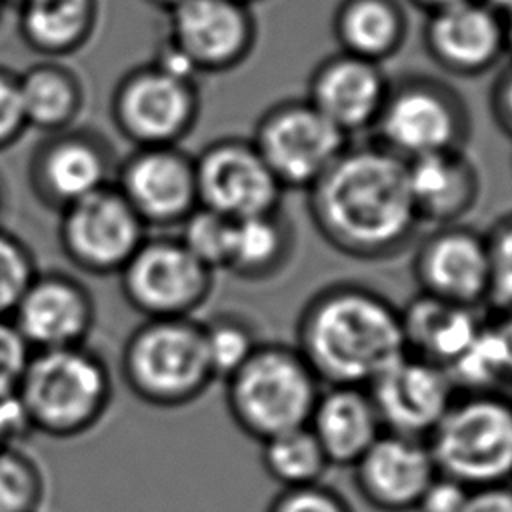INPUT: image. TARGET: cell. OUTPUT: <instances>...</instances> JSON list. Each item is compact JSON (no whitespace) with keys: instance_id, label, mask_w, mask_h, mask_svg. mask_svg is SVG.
I'll list each match as a JSON object with an SVG mask.
<instances>
[{"instance_id":"1","label":"cell","mask_w":512,"mask_h":512,"mask_svg":"<svg viewBox=\"0 0 512 512\" xmlns=\"http://www.w3.org/2000/svg\"><path fill=\"white\" fill-rule=\"evenodd\" d=\"M306 196L316 234L354 260H388L406 250L422 226L406 160L374 140L350 142Z\"/></svg>"},{"instance_id":"2","label":"cell","mask_w":512,"mask_h":512,"mask_svg":"<svg viewBox=\"0 0 512 512\" xmlns=\"http://www.w3.org/2000/svg\"><path fill=\"white\" fill-rule=\"evenodd\" d=\"M294 346L322 386H368L406 354L400 308L370 286L328 284L302 306Z\"/></svg>"},{"instance_id":"3","label":"cell","mask_w":512,"mask_h":512,"mask_svg":"<svg viewBox=\"0 0 512 512\" xmlns=\"http://www.w3.org/2000/svg\"><path fill=\"white\" fill-rule=\"evenodd\" d=\"M112 396V370L88 344L32 350L16 392L30 432L56 440L94 430Z\"/></svg>"},{"instance_id":"4","label":"cell","mask_w":512,"mask_h":512,"mask_svg":"<svg viewBox=\"0 0 512 512\" xmlns=\"http://www.w3.org/2000/svg\"><path fill=\"white\" fill-rule=\"evenodd\" d=\"M224 382L236 428L256 442L308 426L322 382L294 344L260 342Z\"/></svg>"},{"instance_id":"5","label":"cell","mask_w":512,"mask_h":512,"mask_svg":"<svg viewBox=\"0 0 512 512\" xmlns=\"http://www.w3.org/2000/svg\"><path fill=\"white\" fill-rule=\"evenodd\" d=\"M120 378L130 394L160 410L196 402L214 382L202 320L144 318L120 350Z\"/></svg>"},{"instance_id":"6","label":"cell","mask_w":512,"mask_h":512,"mask_svg":"<svg viewBox=\"0 0 512 512\" xmlns=\"http://www.w3.org/2000/svg\"><path fill=\"white\" fill-rule=\"evenodd\" d=\"M438 474L466 488L512 480V400L502 392H456L426 436Z\"/></svg>"},{"instance_id":"7","label":"cell","mask_w":512,"mask_h":512,"mask_svg":"<svg viewBox=\"0 0 512 512\" xmlns=\"http://www.w3.org/2000/svg\"><path fill=\"white\" fill-rule=\"evenodd\" d=\"M372 140L402 160L466 148L472 132L470 112L448 82L426 74H404L390 80Z\"/></svg>"},{"instance_id":"8","label":"cell","mask_w":512,"mask_h":512,"mask_svg":"<svg viewBox=\"0 0 512 512\" xmlns=\"http://www.w3.org/2000/svg\"><path fill=\"white\" fill-rule=\"evenodd\" d=\"M196 80L176 76L152 60L128 68L110 94V120L132 146L180 144L200 118Z\"/></svg>"},{"instance_id":"9","label":"cell","mask_w":512,"mask_h":512,"mask_svg":"<svg viewBox=\"0 0 512 512\" xmlns=\"http://www.w3.org/2000/svg\"><path fill=\"white\" fill-rule=\"evenodd\" d=\"M250 140L284 192H306L350 144V136L320 114L306 96L270 104L258 116Z\"/></svg>"},{"instance_id":"10","label":"cell","mask_w":512,"mask_h":512,"mask_svg":"<svg viewBox=\"0 0 512 512\" xmlns=\"http://www.w3.org/2000/svg\"><path fill=\"white\" fill-rule=\"evenodd\" d=\"M116 276L122 298L142 318H188L208 302L216 272L178 236L158 234L146 236Z\"/></svg>"},{"instance_id":"11","label":"cell","mask_w":512,"mask_h":512,"mask_svg":"<svg viewBox=\"0 0 512 512\" xmlns=\"http://www.w3.org/2000/svg\"><path fill=\"white\" fill-rule=\"evenodd\" d=\"M64 258L90 276H116L148 236V226L114 184L58 212Z\"/></svg>"},{"instance_id":"12","label":"cell","mask_w":512,"mask_h":512,"mask_svg":"<svg viewBox=\"0 0 512 512\" xmlns=\"http://www.w3.org/2000/svg\"><path fill=\"white\" fill-rule=\"evenodd\" d=\"M118 158L112 142L92 126L42 134L30 152L26 178L32 196L60 212L76 200L112 184Z\"/></svg>"},{"instance_id":"13","label":"cell","mask_w":512,"mask_h":512,"mask_svg":"<svg viewBox=\"0 0 512 512\" xmlns=\"http://www.w3.org/2000/svg\"><path fill=\"white\" fill-rule=\"evenodd\" d=\"M166 18L164 38L196 76L230 72L256 48L258 22L252 6L240 0H182Z\"/></svg>"},{"instance_id":"14","label":"cell","mask_w":512,"mask_h":512,"mask_svg":"<svg viewBox=\"0 0 512 512\" xmlns=\"http://www.w3.org/2000/svg\"><path fill=\"white\" fill-rule=\"evenodd\" d=\"M112 184L148 230L180 226L200 206L194 156L180 144L134 146L118 160Z\"/></svg>"},{"instance_id":"15","label":"cell","mask_w":512,"mask_h":512,"mask_svg":"<svg viewBox=\"0 0 512 512\" xmlns=\"http://www.w3.org/2000/svg\"><path fill=\"white\" fill-rule=\"evenodd\" d=\"M198 204L240 220L280 208L284 188L250 138L222 136L196 156Z\"/></svg>"},{"instance_id":"16","label":"cell","mask_w":512,"mask_h":512,"mask_svg":"<svg viewBox=\"0 0 512 512\" xmlns=\"http://www.w3.org/2000/svg\"><path fill=\"white\" fill-rule=\"evenodd\" d=\"M418 292L480 308L490 296V254L486 234L456 222L432 226L412 256Z\"/></svg>"},{"instance_id":"17","label":"cell","mask_w":512,"mask_h":512,"mask_svg":"<svg viewBox=\"0 0 512 512\" xmlns=\"http://www.w3.org/2000/svg\"><path fill=\"white\" fill-rule=\"evenodd\" d=\"M10 320L32 350L88 344L96 324L94 294L70 272L38 270Z\"/></svg>"},{"instance_id":"18","label":"cell","mask_w":512,"mask_h":512,"mask_svg":"<svg viewBox=\"0 0 512 512\" xmlns=\"http://www.w3.org/2000/svg\"><path fill=\"white\" fill-rule=\"evenodd\" d=\"M366 388L384 432L422 440L434 430L458 392L446 368L408 352Z\"/></svg>"},{"instance_id":"19","label":"cell","mask_w":512,"mask_h":512,"mask_svg":"<svg viewBox=\"0 0 512 512\" xmlns=\"http://www.w3.org/2000/svg\"><path fill=\"white\" fill-rule=\"evenodd\" d=\"M426 56L446 74L478 78L506 56L504 18L482 0H462L426 14Z\"/></svg>"},{"instance_id":"20","label":"cell","mask_w":512,"mask_h":512,"mask_svg":"<svg viewBox=\"0 0 512 512\" xmlns=\"http://www.w3.org/2000/svg\"><path fill=\"white\" fill-rule=\"evenodd\" d=\"M390 80L382 64L336 50L312 68L306 100L352 138L374 128Z\"/></svg>"},{"instance_id":"21","label":"cell","mask_w":512,"mask_h":512,"mask_svg":"<svg viewBox=\"0 0 512 512\" xmlns=\"http://www.w3.org/2000/svg\"><path fill=\"white\" fill-rule=\"evenodd\" d=\"M352 470L356 492L378 512H414L438 474L426 440L392 432H382Z\"/></svg>"},{"instance_id":"22","label":"cell","mask_w":512,"mask_h":512,"mask_svg":"<svg viewBox=\"0 0 512 512\" xmlns=\"http://www.w3.org/2000/svg\"><path fill=\"white\" fill-rule=\"evenodd\" d=\"M406 170L420 224L444 226L462 222L480 200V170L466 148L408 160Z\"/></svg>"},{"instance_id":"23","label":"cell","mask_w":512,"mask_h":512,"mask_svg":"<svg viewBox=\"0 0 512 512\" xmlns=\"http://www.w3.org/2000/svg\"><path fill=\"white\" fill-rule=\"evenodd\" d=\"M308 428L320 442L330 466L352 468L384 432L366 386H322Z\"/></svg>"},{"instance_id":"24","label":"cell","mask_w":512,"mask_h":512,"mask_svg":"<svg viewBox=\"0 0 512 512\" xmlns=\"http://www.w3.org/2000/svg\"><path fill=\"white\" fill-rule=\"evenodd\" d=\"M478 312L418 292L400 308L406 352L448 370L478 336L484 322Z\"/></svg>"},{"instance_id":"25","label":"cell","mask_w":512,"mask_h":512,"mask_svg":"<svg viewBox=\"0 0 512 512\" xmlns=\"http://www.w3.org/2000/svg\"><path fill=\"white\" fill-rule=\"evenodd\" d=\"M102 18V0H20L16 32L42 58H66L84 50Z\"/></svg>"},{"instance_id":"26","label":"cell","mask_w":512,"mask_h":512,"mask_svg":"<svg viewBox=\"0 0 512 512\" xmlns=\"http://www.w3.org/2000/svg\"><path fill=\"white\" fill-rule=\"evenodd\" d=\"M18 88L28 130L42 134L78 124L88 100L80 72L58 58H42L18 72Z\"/></svg>"},{"instance_id":"27","label":"cell","mask_w":512,"mask_h":512,"mask_svg":"<svg viewBox=\"0 0 512 512\" xmlns=\"http://www.w3.org/2000/svg\"><path fill=\"white\" fill-rule=\"evenodd\" d=\"M338 50L384 64L408 36V16L400 0H340L332 14Z\"/></svg>"},{"instance_id":"28","label":"cell","mask_w":512,"mask_h":512,"mask_svg":"<svg viewBox=\"0 0 512 512\" xmlns=\"http://www.w3.org/2000/svg\"><path fill=\"white\" fill-rule=\"evenodd\" d=\"M294 244V226L282 208L240 218L234 222L232 250L224 272L246 282L268 280L286 268Z\"/></svg>"},{"instance_id":"29","label":"cell","mask_w":512,"mask_h":512,"mask_svg":"<svg viewBox=\"0 0 512 512\" xmlns=\"http://www.w3.org/2000/svg\"><path fill=\"white\" fill-rule=\"evenodd\" d=\"M262 444V466L282 488L322 482L330 462L308 426L276 434Z\"/></svg>"},{"instance_id":"30","label":"cell","mask_w":512,"mask_h":512,"mask_svg":"<svg viewBox=\"0 0 512 512\" xmlns=\"http://www.w3.org/2000/svg\"><path fill=\"white\" fill-rule=\"evenodd\" d=\"M202 332L216 380L228 378L262 342L254 324L236 312H220L202 320Z\"/></svg>"},{"instance_id":"31","label":"cell","mask_w":512,"mask_h":512,"mask_svg":"<svg viewBox=\"0 0 512 512\" xmlns=\"http://www.w3.org/2000/svg\"><path fill=\"white\" fill-rule=\"evenodd\" d=\"M46 480L36 460L16 444L0 448V512H38Z\"/></svg>"},{"instance_id":"32","label":"cell","mask_w":512,"mask_h":512,"mask_svg":"<svg viewBox=\"0 0 512 512\" xmlns=\"http://www.w3.org/2000/svg\"><path fill=\"white\" fill-rule=\"evenodd\" d=\"M234 222V218L220 212L196 206L178 226V238L204 266L212 272H220L226 270L230 258Z\"/></svg>"},{"instance_id":"33","label":"cell","mask_w":512,"mask_h":512,"mask_svg":"<svg viewBox=\"0 0 512 512\" xmlns=\"http://www.w3.org/2000/svg\"><path fill=\"white\" fill-rule=\"evenodd\" d=\"M36 272L32 248L20 236L0 226V318H10Z\"/></svg>"},{"instance_id":"34","label":"cell","mask_w":512,"mask_h":512,"mask_svg":"<svg viewBox=\"0 0 512 512\" xmlns=\"http://www.w3.org/2000/svg\"><path fill=\"white\" fill-rule=\"evenodd\" d=\"M490 254V296L496 310H512V212L486 232Z\"/></svg>"},{"instance_id":"35","label":"cell","mask_w":512,"mask_h":512,"mask_svg":"<svg viewBox=\"0 0 512 512\" xmlns=\"http://www.w3.org/2000/svg\"><path fill=\"white\" fill-rule=\"evenodd\" d=\"M266 512H354L350 502L336 490L322 482L282 488Z\"/></svg>"},{"instance_id":"36","label":"cell","mask_w":512,"mask_h":512,"mask_svg":"<svg viewBox=\"0 0 512 512\" xmlns=\"http://www.w3.org/2000/svg\"><path fill=\"white\" fill-rule=\"evenodd\" d=\"M32 356V348L10 318H0V398H12Z\"/></svg>"},{"instance_id":"37","label":"cell","mask_w":512,"mask_h":512,"mask_svg":"<svg viewBox=\"0 0 512 512\" xmlns=\"http://www.w3.org/2000/svg\"><path fill=\"white\" fill-rule=\"evenodd\" d=\"M28 124L22 110L18 72L0 64V152L16 146Z\"/></svg>"},{"instance_id":"38","label":"cell","mask_w":512,"mask_h":512,"mask_svg":"<svg viewBox=\"0 0 512 512\" xmlns=\"http://www.w3.org/2000/svg\"><path fill=\"white\" fill-rule=\"evenodd\" d=\"M468 490L458 480L436 474L416 502L414 512H462Z\"/></svg>"},{"instance_id":"39","label":"cell","mask_w":512,"mask_h":512,"mask_svg":"<svg viewBox=\"0 0 512 512\" xmlns=\"http://www.w3.org/2000/svg\"><path fill=\"white\" fill-rule=\"evenodd\" d=\"M488 104L494 124L506 138L512 140V62L494 78Z\"/></svg>"},{"instance_id":"40","label":"cell","mask_w":512,"mask_h":512,"mask_svg":"<svg viewBox=\"0 0 512 512\" xmlns=\"http://www.w3.org/2000/svg\"><path fill=\"white\" fill-rule=\"evenodd\" d=\"M462 512H512V486L504 482L470 488Z\"/></svg>"},{"instance_id":"41","label":"cell","mask_w":512,"mask_h":512,"mask_svg":"<svg viewBox=\"0 0 512 512\" xmlns=\"http://www.w3.org/2000/svg\"><path fill=\"white\" fill-rule=\"evenodd\" d=\"M28 432L30 428L16 396L0 398V448L16 444Z\"/></svg>"},{"instance_id":"42","label":"cell","mask_w":512,"mask_h":512,"mask_svg":"<svg viewBox=\"0 0 512 512\" xmlns=\"http://www.w3.org/2000/svg\"><path fill=\"white\" fill-rule=\"evenodd\" d=\"M412 6H416L418 10L422 12H434L438 8H444V6H450V4H456V2H462V0H408Z\"/></svg>"},{"instance_id":"43","label":"cell","mask_w":512,"mask_h":512,"mask_svg":"<svg viewBox=\"0 0 512 512\" xmlns=\"http://www.w3.org/2000/svg\"><path fill=\"white\" fill-rule=\"evenodd\" d=\"M486 6H490L494 12H498L502 18L512 14V0H482Z\"/></svg>"},{"instance_id":"44","label":"cell","mask_w":512,"mask_h":512,"mask_svg":"<svg viewBox=\"0 0 512 512\" xmlns=\"http://www.w3.org/2000/svg\"><path fill=\"white\" fill-rule=\"evenodd\" d=\"M150 8H154V10H160V12H164V14H168L176 4H180L182 0H144Z\"/></svg>"},{"instance_id":"45","label":"cell","mask_w":512,"mask_h":512,"mask_svg":"<svg viewBox=\"0 0 512 512\" xmlns=\"http://www.w3.org/2000/svg\"><path fill=\"white\" fill-rule=\"evenodd\" d=\"M504 34H506V56L512 62V14L504 18Z\"/></svg>"},{"instance_id":"46","label":"cell","mask_w":512,"mask_h":512,"mask_svg":"<svg viewBox=\"0 0 512 512\" xmlns=\"http://www.w3.org/2000/svg\"><path fill=\"white\" fill-rule=\"evenodd\" d=\"M4 204H6V188H4V182L0 178V214L4 210Z\"/></svg>"},{"instance_id":"47","label":"cell","mask_w":512,"mask_h":512,"mask_svg":"<svg viewBox=\"0 0 512 512\" xmlns=\"http://www.w3.org/2000/svg\"><path fill=\"white\" fill-rule=\"evenodd\" d=\"M6 4H8V0H0V20H2V16H4V10H6Z\"/></svg>"},{"instance_id":"48","label":"cell","mask_w":512,"mask_h":512,"mask_svg":"<svg viewBox=\"0 0 512 512\" xmlns=\"http://www.w3.org/2000/svg\"><path fill=\"white\" fill-rule=\"evenodd\" d=\"M240 2H244V4H250V6H252V4H254V2H258V0H240Z\"/></svg>"},{"instance_id":"49","label":"cell","mask_w":512,"mask_h":512,"mask_svg":"<svg viewBox=\"0 0 512 512\" xmlns=\"http://www.w3.org/2000/svg\"><path fill=\"white\" fill-rule=\"evenodd\" d=\"M8 2H10V0H8ZM14 2H16V4H18V2H20V0H14Z\"/></svg>"},{"instance_id":"50","label":"cell","mask_w":512,"mask_h":512,"mask_svg":"<svg viewBox=\"0 0 512 512\" xmlns=\"http://www.w3.org/2000/svg\"><path fill=\"white\" fill-rule=\"evenodd\" d=\"M510 400H512V396H510Z\"/></svg>"}]
</instances>
